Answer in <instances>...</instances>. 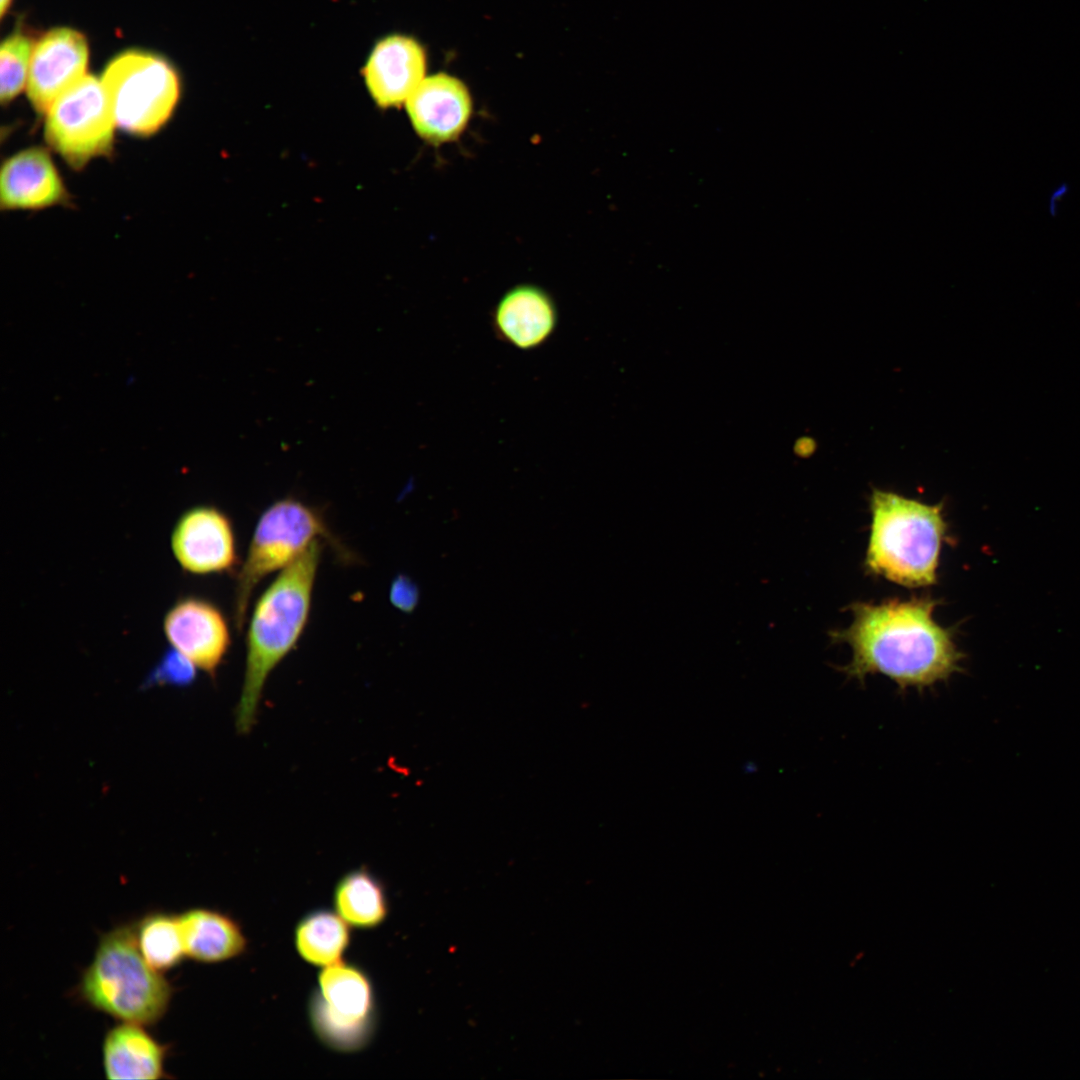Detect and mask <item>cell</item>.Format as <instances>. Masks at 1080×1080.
I'll use <instances>...</instances> for the list:
<instances>
[{"label": "cell", "mask_w": 1080, "mask_h": 1080, "mask_svg": "<svg viewBox=\"0 0 1080 1080\" xmlns=\"http://www.w3.org/2000/svg\"><path fill=\"white\" fill-rule=\"evenodd\" d=\"M179 917L186 957L218 963L244 954L248 940L232 916L210 908H191Z\"/></svg>", "instance_id": "obj_17"}, {"label": "cell", "mask_w": 1080, "mask_h": 1080, "mask_svg": "<svg viewBox=\"0 0 1080 1080\" xmlns=\"http://www.w3.org/2000/svg\"><path fill=\"white\" fill-rule=\"evenodd\" d=\"M173 986L153 969L136 944L133 925L101 936L94 958L79 985L82 999L122 1022L157 1023L166 1013Z\"/></svg>", "instance_id": "obj_4"}, {"label": "cell", "mask_w": 1080, "mask_h": 1080, "mask_svg": "<svg viewBox=\"0 0 1080 1080\" xmlns=\"http://www.w3.org/2000/svg\"><path fill=\"white\" fill-rule=\"evenodd\" d=\"M33 44L29 37L16 32L8 36L0 50V98L9 103L27 86Z\"/></svg>", "instance_id": "obj_21"}, {"label": "cell", "mask_w": 1080, "mask_h": 1080, "mask_svg": "<svg viewBox=\"0 0 1080 1080\" xmlns=\"http://www.w3.org/2000/svg\"><path fill=\"white\" fill-rule=\"evenodd\" d=\"M47 144L73 169L111 154L117 127L102 84L85 75L59 95L47 110Z\"/></svg>", "instance_id": "obj_7"}, {"label": "cell", "mask_w": 1080, "mask_h": 1080, "mask_svg": "<svg viewBox=\"0 0 1080 1080\" xmlns=\"http://www.w3.org/2000/svg\"><path fill=\"white\" fill-rule=\"evenodd\" d=\"M138 949L155 970L164 972L186 956L178 915L152 912L133 925Z\"/></svg>", "instance_id": "obj_20"}, {"label": "cell", "mask_w": 1080, "mask_h": 1080, "mask_svg": "<svg viewBox=\"0 0 1080 1080\" xmlns=\"http://www.w3.org/2000/svg\"><path fill=\"white\" fill-rule=\"evenodd\" d=\"M12 1L13 0H1L0 1L1 2L0 3V10H1V16L2 17L5 15L6 11L9 9Z\"/></svg>", "instance_id": "obj_24"}, {"label": "cell", "mask_w": 1080, "mask_h": 1080, "mask_svg": "<svg viewBox=\"0 0 1080 1080\" xmlns=\"http://www.w3.org/2000/svg\"><path fill=\"white\" fill-rule=\"evenodd\" d=\"M122 1022L112 1027L103 1041V1067L108 1079H148L166 1077L167 1046L143 1027Z\"/></svg>", "instance_id": "obj_16"}, {"label": "cell", "mask_w": 1080, "mask_h": 1080, "mask_svg": "<svg viewBox=\"0 0 1080 1080\" xmlns=\"http://www.w3.org/2000/svg\"><path fill=\"white\" fill-rule=\"evenodd\" d=\"M412 127L423 140L440 145L456 140L472 115V99L454 76H426L405 103Z\"/></svg>", "instance_id": "obj_12"}, {"label": "cell", "mask_w": 1080, "mask_h": 1080, "mask_svg": "<svg viewBox=\"0 0 1080 1080\" xmlns=\"http://www.w3.org/2000/svg\"><path fill=\"white\" fill-rule=\"evenodd\" d=\"M70 202L61 175L45 148L21 150L1 167L0 205L6 210H38Z\"/></svg>", "instance_id": "obj_14"}, {"label": "cell", "mask_w": 1080, "mask_h": 1080, "mask_svg": "<svg viewBox=\"0 0 1080 1080\" xmlns=\"http://www.w3.org/2000/svg\"><path fill=\"white\" fill-rule=\"evenodd\" d=\"M170 545L180 567L195 575L228 572L238 563L232 522L212 505L183 512L172 530Z\"/></svg>", "instance_id": "obj_9"}, {"label": "cell", "mask_w": 1080, "mask_h": 1080, "mask_svg": "<svg viewBox=\"0 0 1080 1080\" xmlns=\"http://www.w3.org/2000/svg\"><path fill=\"white\" fill-rule=\"evenodd\" d=\"M942 508L873 489L866 567L907 587L934 584L947 532Z\"/></svg>", "instance_id": "obj_3"}, {"label": "cell", "mask_w": 1080, "mask_h": 1080, "mask_svg": "<svg viewBox=\"0 0 1080 1080\" xmlns=\"http://www.w3.org/2000/svg\"><path fill=\"white\" fill-rule=\"evenodd\" d=\"M321 538L328 541L339 556L350 557L322 514L304 502L285 497L263 511L237 576L234 620L238 631L244 627L247 608L257 585L271 573L283 570Z\"/></svg>", "instance_id": "obj_5"}, {"label": "cell", "mask_w": 1080, "mask_h": 1080, "mask_svg": "<svg viewBox=\"0 0 1080 1080\" xmlns=\"http://www.w3.org/2000/svg\"><path fill=\"white\" fill-rule=\"evenodd\" d=\"M102 84L116 125L135 136H150L170 119L180 95L174 68L162 57L129 50L106 66Z\"/></svg>", "instance_id": "obj_6"}, {"label": "cell", "mask_w": 1080, "mask_h": 1080, "mask_svg": "<svg viewBox=\"0 0 1080 1080\" xmlns=\"http://www.w3.org/2000/svg\"><path fill=\"white\" fill-rule=\"evenodd\" d=\"M323 550L314 541L285 567L257 600L246 634L244 681L236 708V728L249 733L255 724L270 673L296 647L307 625Z\"/></svg>", "instance_id": "obj_2"}, {"label": "cell", "mask_w": 1080, "mask_h": 1080, "mask_svg": "<svg viewBox=\"0 0 1080 1080\" xmlns=\"http://www.w3.org/2000/svg\"><path fill=\"white\" fill-rule=\"evenodd\" d=\"M425 74L423 47L417 40L400 34L379 40L362 70L370 96L382 108L406 103Z\"/></svg>", "instance_id": "obj_13"}, {"label": "cell", "mask_w": 1080, "mask_h": 1080, "mask_svg": "<svg viewBox=\"0 0 1080 1080\" xmlns=\"http://www.w3.org/2000/svg\"><path fill=\"white\" fill-rule=\"evenodd\" d=\"M937 601L931 598L889 600L881 604L854 603L853 621L834 639L847 643L852 659L842 671L863 682L882 674L900 690H923L947 681L961 670V652L953 631L933 619Z\"/></svg>", "instance_id": "obj_1"}, {"label": "cell", "mask_w": 1080, "mask_h": 1080, "mask_svg": "<svg viewBox=\"0 0 1080 1080\" xmlns=\"http://www.w3.org/2000/svg\"><path fill=\"white\" fill-rule=\"evenodd\" d=\"M389 597L392 605L403 612H411L417 606V585L407 576L398 575L391 583Z\"/></svg>", "instance_id": "obj_23"}, {"label": "cell", "mask_w": 1080, "mask_h": 1080, "mask_svg": "<svg viewBox=\"0 0 1080 1080\" xmlns=\"http://www.w3.org/2000/svg\"><path fill=\"white\" fill-rule=\"evenodd\" d=\"M349 924L336 912L316 910L305 915L295 928V947L306 962L326 967L337 963L350 943Z\"/></svg>", "instance_id": "obj_19"}, {"label": "cell", "mask_w": 1080, "mask_h": 1080, "mask_svg": "<svg viewBox=\"0 0 1080 1080\" xmlns=\"http://www.w3.org/2000/svg\"><path fill=\"white\" fill-rule=\"evenodd\" d=\"M196 668L185 655L171 647L163 653L145 684L187 685L194 680Z\"/></svg>", "instance_id": "obj_22"}, {"label": "cell", "mask_w": 1080, "mask_h": 1080, "mask_svg": "<svg viewBox=\"0 0 1080 1080\" xmlns=\"http://www.w3.org/2000/svg\"><path fill=\"white\" fill-rule=\"evenodd\" d=\"M88 45L80 32L55 28L32 50L27 92L34 109L45 114L54 100L86 75Z\"/></svg>", "instance_id": "obj_11"}, {"label": "cell", "mask_w": 1080, "mask_h": 1080, "mask_svg": "<svg viewBox=\"0 0 1080 1080\" xmlns=\"http://www.w3.org/2000/svg\"><path fill=\"white\" fill-rule=\"evenodd\" d=\"M162 628L171 647L197 668L214 675L230 646V629L221 610L195 596L178 599L166 612Z\"/></svg>", "instance_id": "obj_10"}, {"label": "cell", "mask_w": 1080, "mask_h": 1080, "mask_svg": "<svg viewBox=\"0 0 1080 1080\" xmlns=\"http://www.w3.org/2000/svg\"><path fill=\"white\" fill-rule=\"evenodd\" d=\"M373 986L360 968L337 962L318 975V991L313 994L309 1017L318 1038L339 1051L364 1047L375 1030L376 1012Z\"/></svg>", "instance_id": "obj_8"}, {"label": "cell", "mask_w": 1080, "mask_h": 1080, "mask_svg": "<svg viewBox=\"0 0 1080 1080\" xmlns=\"http://www.w3.org/2000/svg\"><path fill=\"white\" fill-rule=\"evenodd\" d=\"M496 335L505 343L533 350L553 335L558 310L551 295L534 284H519L499 299L492 317Z\"/></svg>", "instance_id": "obj_15"}, {"label": "cell", "mask_w": 1080, "mask_h": 1080, "mask_svg": "<svg viewBox=\"0 0 1080 1080\" xmlns=\"http://www.w3.org/2000/svg\"><path fill=\"white\" fill-rule=\"evenodd\" d=\"M333 903L340 917L356 928H375L388 914L384 886L366 868L352 870L337 882Z\"/></svg>", "instance_id": "obj_18"}]
</instances>
